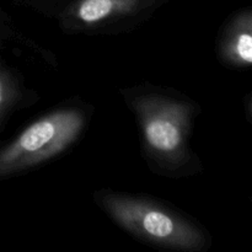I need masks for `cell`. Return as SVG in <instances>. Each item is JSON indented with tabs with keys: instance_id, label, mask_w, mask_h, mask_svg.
I'll use <instances>...</instances> for the list:
<instances>
[{
	"instance_id": "6da1fadb",
	"label": "cell",
	"mask_w": 252,
	"mask_h": 252,
	"mask_svg": "<svg viewBox=\"0 0 252 252\" xmlns=\"http://www.w3.org/2000/svg\"><path fill=\"white\" fill-rule=\"evenodd\" d=\"M101 206L122 228L148 243L184 251L204 248V236L196 226L147 199L105 193Z\"/></svg>"
},
{
	"instance_id": "7a4b0ae2",
	"label": "cell",
	"mask_w": 252,
	"mask_h": 252,
	"mask_svg": "<svg viewBox=\"0 0 252 252\" xmlns=\"http://www.w3.org/2000/svg\"><path fill=\"white\" fill-rule=\"evenodd\" d=\"M84 116L74 108L44 116L0 150V177L21 171L65 150L80 134Z\"/></svg>"
},
{
	"instance_id": "3957f363",
	"label": "cell",
	"mask_w": 252,
	"mask_h": 252,
	"mask_svg": "<svg viewBox=\"0 0 252 252\" xmlns=\"http://www.w3.org/2000/svg\"><path fill=\"white\" fill-rule=\"evenodd\" d=\"M145 143L153 154L166 161H180L186 154L189 108L159 96H143L133 102Z\"/></svg>"
},
{
	"instance_id": "277c9868",
	"label": "cell",
	"mask_w": 252,
	"mask_h": 252,
	"mask_svg": "<svg viewBox=\"0 0 252 252\" xmlns=\"http://www.w3.org/2000/svg\"><path fill=\"white\" fill-rule=\"evenodd\" d=\"M224 56L236 65L249 66L252 63L250 16L240 19L234 24L233 30L224 43Z\"/></svg>"
},
{
	"instance_id": "5b68a950",
	"label": "cell",
	"mask_w": 252,
	"mask_h": 252,
	"mask_svg": "<svg viewBox=\"0 0 252 252\" xmlns=\"http://www.w3.org/2000/svg\"><path fill=\"white\" fill-rule=\"evenodd\" d=\"M129 0H83L76 9V19L84 25H97L132 9Z\"/></svg>"
},
{
	"instance_id": "8992f818",
	"label": "cell",
	"mask_w": 252,
	"mask_h": 252,
	"mask_svg": "<svg viewBox=\"0 0 252 252\" xmlns=\"http://www.w3.org/2000/svg\"><path fill=\"white\" fill-rule=\"evenodd\" d=\"M14 98V89L7 76L0 70V115L6 110Z\"/></svg>"
}]
</instances>
